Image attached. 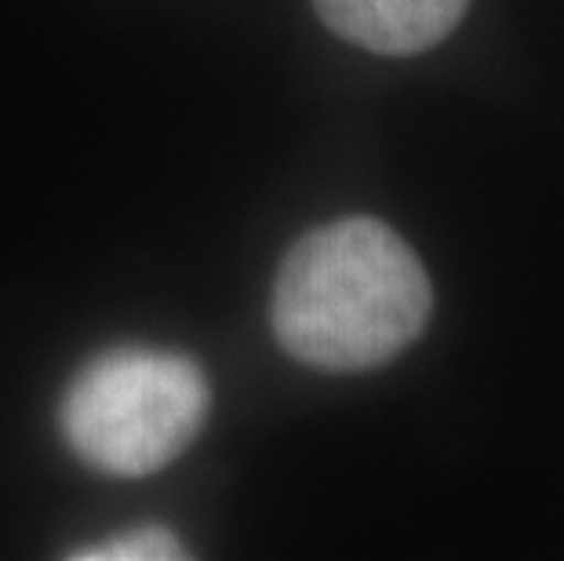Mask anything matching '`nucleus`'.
<instances>
[{
  "instance_id": "1",
  "label": "nucleus",
  "mask_w": 564,
  "mask_h": 561,
  "mask_svg": "<svg viewBox=\"0 0 564 561\" xmlns=\"http://www.w3.org/2000/svg\"><path fill=\"white\" fill-rule=\"evenodd\" d=\"M434 289L419 256L387 223L339 219L310 230L273 281L270 325L321 373H368L423 336Z\"/></svg>"
},
{
  "instance_id": "2",
  "label": "nucleus",
  "mask_w": 564,
  "mask_h": 561,
  "mask_svg": "<svg viewBox=\"0 0 564 561\" xmlns=\"http://www.w3.org/2000/svg\"><path fill=\"white\" fill-rule=\"evenodd\" d=\"M204 368L158 346L95 354L58 401V431L84 467L110 477H147L194 445L208 420Z\"/></svg>"
},
{
  "instance_id": "3",
  "label": "nucleus",
  "mask_w": 564,
  "mask_h": 561,
  "mask_svg": "<svg viewBox=\"0 0 564 561\" xmlns=\"http://www.w3.org/2000/svg\"><path fill=\"white\" fill-rule=\"evenodd\" d=\"M343 41L379 55H419L459 26L470 0H314Z\"/></svg>"
},
{
  "instance_id": "4",
  "label": "nucleus",
  "mask_w": 564,
  "mask_h": 561,
  "mask_svg": "<svg viewBox=\"0 0 564 561\" xmlns=\"http://www.w3.org/2000/svg\"><path fill=\"white\" fill-rule=\"evenodd\" d=\"M69 558L77 561H172V558H186L183 543L172 529L164 525H139V529H128L121 536H110L102 543H88L74 551Z\"/></svg>"
}]
</instances>
